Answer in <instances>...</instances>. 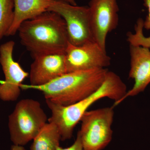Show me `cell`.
<instances>
[{"label": "cell", "instance_id": "cell-9", "mask_svg": "<svg viewBox=\"0 0 150 150\" xmlns=\"http://www.w3.org/2000/svg\"><path fill=\"white\" fill-rule=\"evenodd\" d=\"M88 8L93 40L106 51L107 35L118 26L117 0H91Z\"/></svg>", "mask_w": 150, "mask_h": 150}, {"label": "cell", "instance_id": "cell-6", "mask_svg": "<svg viewBox=\"0 0 150 150\" xmlns=\"http://www.w3.org/2000/svg\"><path fill=\"white\" fill-rule=\"evenodd\" d=\"M48 11L58 13L64 20L70 44L80 46L93 40L88 6L53 0Z\"/></svg>", "mask_w": 150, "mask_h": 150}, {"label": "cell", "instance_id": "cell-1", "mask_svg": "<svg viewBox=\"0 0 150 150\" xmlns=\"http://www.w3.org/2000/svg\"><path fill=\"white\" fill-rule=\"evenodd\" d=\"M18 32L21 44L33 58L45 54H65L69 40L64 20L47 11L23 22Z\"/></svg>", "mask_w": 150, "mask_h": 150}, {"label": "cell", "instance_id": "cell-8", "mask_svg": "<svg viewBox=\"0 0 150 150\" xmlns=\"http://www.w3.org/2000/svg\"><path fill=\"white\" fill-rule=\"evenodd\" d=\"M15 42L10 40L0 46V64L5 76L0 83V99L14 101L21 94V85L29 74L13 59Z\"/></svg>", "mask_w": 150, "mask_h": 150}, {"label": "cell", "instance_id": "cell-10", "mask_svg": "<svg viewBox=\"0 0 150 150\" xmlns=\"http://www.w3.org/2000/svg\"><path fill=\"white\" fill-rule=\"evenodd\" d=\"M150 49L130 45V68L129 77L134 81L133 87L116 105L129 97L136 96L144 91L150 83Z\"/></svg>", "mask_w": 150, "mask_h": 150}, {"label": "cell", "instance_id": "cell-4", "mask_svg": "<svg viewBox=\"0 0 150 150\" xmlns=\"http://www.w3.org/2000/svg\"><path fill=\"white\" fill-rule=\"evenodd\" d=\"M47 120V115L38 101L29 98L21 100L9 116L11 141L14 145L27 144L34 139Z\"/></svg>", "mask_w": 150, "mask_h": 150}, {"label": "cell", "instance_id": "cell-14", "mask_svg": "<svg viewBox=\"0 0 150 150\" xmlns=\"http://www.w3.org/2000/svg\"><path fill=\"white\" fill-rule=\"evenodd\" d=\"M144 5L147 8L148 16L144 21L142 18L137 20L135 33H127V41L130 45L150 49V0H144Z\"/></svg>", "mask_w": 150, "mask_h": 150}, {"label": "cell", "instance_id": "cell-15", "mask_svg": "<svg viewBox=\"0 0 150 150\" xmlns=\"http://www.w3.org/2000/svg\"><path fill=\"white\" fill-rule=\"evenodd\" d=\"M14 18V0H0V41L7 36Z\"/></svg>", "mask_w": 150, "mask_h": 150}, {"label": "cell", "instance_id": "cell-16", "mask_svg": "<svg viewBox=\"0 0 150 150\" xmlns=\"http://www.w3.org/2000/svg\"><path fill=\"white\" fill-rule=\"evenodd\" d=\"M57 150H84L79 135L77 134L76 141L71 146L67 148H62L59 146L57 148Z\"/></svg>", "mask_w": 150, "mask_h": 150}, {"label": "cell", "instance_id": "cell-17", "mask_svg": "<svg viewBox=\"0 0 150 150\" xmlns=\"http://www.w3.org/2000/svg\"><path fill=\"white\" fill-rule=\"evenodd\" d=\"M11 150H25L23 146L13 145L11 147Z\"/></svg>", "mask_w": 150, "mask_h": 150}, {"label": "cell", "instance_id": "cell-5", "mask_svg": "<svg viewBox=\"0 0 150 150\" xmlns=\"http://www.w3.org/2000/svg\"><path fill=\"white\" fill-rule=\"evenodd\" d=\"M114 108L87 110L83 114L78 134L84 150H102L109 144L112 138Z\"/></svg>", "mask_w": 150, "mask_h": 150}, {"label": "cell", "instance_id": "cell-13", "mask_svg": "<svg viewBox=\"0 0 150 150\" xmlns=\"http://www.w3.org/2000/svg\"><path fill=\"white\" fill-rule=\"evenodd\" d=\"M33 140L30 150H57L60 146L61 134L57 126L48 122Z\"/></svg>", "mask_w": 150, "mask_h": 150}, {"label": "cell", "instance_id": "cell-2", "mask_svg": "<svg viewBox=\"0 0 150 150\" xmlns=\"http://www.w3.org/2000/svg\"><path fill=\"white\" fill-rule=\"evenodd\" d=\"M127 91L126 84L120 77L115 73L108 71L102 84L96 91L76 103L62 106L46 100L51 112L48 122L54 123L58 127L61 140L69 139L72 137L77 124L94 103L101 98H108L114 100L112 106L115 107Z\"/></svg>", "mask_w": 150, "mask_h": 150}, {"label": "cell", "instance_id": "cell-7", "mask_svg": "<svg viewBox=\"0 0 150 150\" xmlns=\"http://www.w3.org/2000/svg\"><path fill=\"white\" fill-rule=\"evenodd\" d=\"M65 55L67 73L105 69L111 62L106 51L94 40L80 46L69 43Z\"/></svg>", "mask_w": 150, "mask_h": 150}, {"label": "cell", "instance_id": "cell-12", "mask_svg": "<svg viewBox=\"0 0 150 150\" xmlns=\"http://www.w3.org/2000/svg\"><path fill=\"white\" fill-rule=\"evenodd\" d=\"M53 0H14V18L6 36L14 35L23 22L48 11Z\"/></svg>", "mask_w": 150, "mask_h": 150}, {"label": "cell", "instance_id": "cell-3", "mask_svg": "<svg viewBox=\"0 0 150 150\" xmlns=\"http://www.w3.org/2000/svg\"><path fill=\"white\" fill-rule=\"evenodd\" d=\"M108 70L96 69L67 73L43 85H21L22 90L41 92L46 100L62 106L76 103L96 91L104 81Z\"/></svg>", "mask_w": 150, "mask_h": 150}, {"label": "cell", "instance_id": "cell-11", "mask_svg": "<svg viewBox=\"0 0 150 150\" xmlns=\"http://www.w3.org/2000/svg\"><path fill=\"white\" fill-rule=\"evenodd\" d=\"M29 74L30 85L46 84L67 73L65 54H53L34 57Z\"/></svg>", "mask_w": 150, "mask_h": 150}, {"label": "cell", "instance_id": "cell-18", "mask_svg": "<svg viewBox=\"0 0 150 150\" xmlns=\"http://www.w3.org/2000/svg\"><path fill=\"white\" fill-rule=\"evenodd\" d=\"M65 2L69 3L73 5H77L76 3L75 0H63Z\"/></svg>", "mask_w": 150, "mask_h": 150}]
</instances>
